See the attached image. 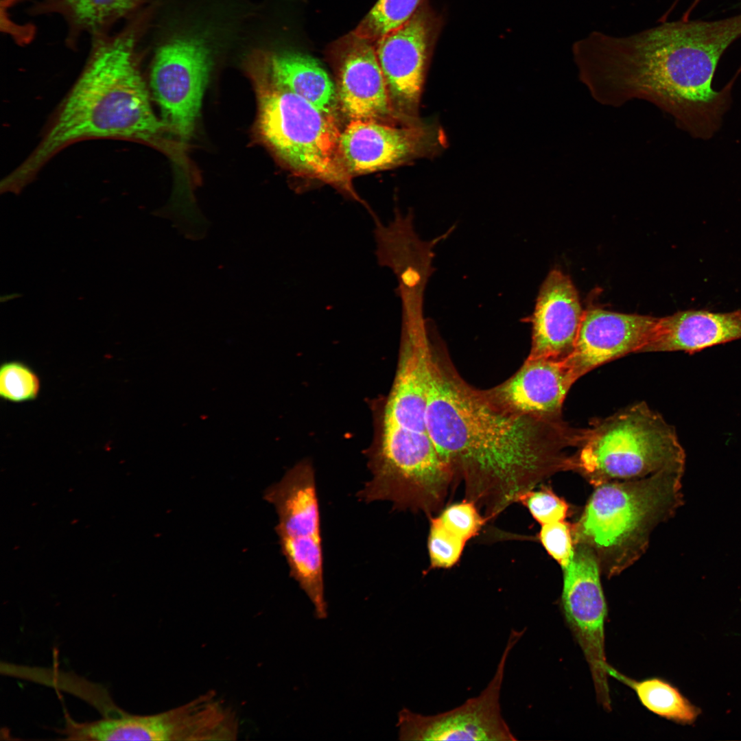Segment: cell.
<instances>
[{
  "mask_svg": "<svg viewBox=\"0 0 741 741\" xmlns=\"http://www.w3.org/2000/svg\"><path fill=\"white\" fill-rule=\"evenodd\" d=\"M142 25L137 19L115 34L93 38L86 64L40 143L5 178L9 187L21 191L57 152L86 139L147 143L185 162L184 143L168 136L150 102L137 53Z\"/></svg>",
  "mask_w": 741,
  "mask_h": 741,
  "instance_id": "3",
  "label": "cell"
},
{
  "mask_svg": "<svg viewBox=\"0 0 741 741\" xmlns=\"http://www.w3.org/2000/svg\"><path fill=\"white\" fill-rule=\"evenodd\" d=\"M741 36V14L725 19L665 22L614 36L593 31L575 42L582 82L602 104L646 100L671 114L692 134L709 137L726 110L735 78L711 86L720 57Z\"/></svg>",
  "mask_w": 741,
  "mask_h": 741,
  "instance_id": "2",
  "label": "cell"
},
{
  "mask_svg": "<svg viewBox=\"0 0 741 741\" xmlns=\"http://www.w3.org/2000/svg\"><path fill=\"white\" fill-rule=\"evenodd\" d=\"M429 370L427 432L486 520L551 475L572 471L568 450L577 448L581 429L495 407L461 377L433 336Z\"/></svg>",
  "mask_w": 741,
  "mask_h": 741,
  "instance_id": "1",
  "label": "cell"
},
{
  "mask_svg": "<svg viewBox=\"0 0 741 741\" xmlns=\"http://www.w3.org/2000/svg\"><path fill=\"white\" fill-rule=\"evenodd\" d=\"M430 25L419 9L399 28L375 42L391 106L403 125L422 121L419 108L430 57Z\"/></svg>",
  "mask_w": 741,
  "mask_h": 741,
  "instance_id": "14",
  "label": "cell"
},
{
  "mask_svg": "<svg viewBox=\"0 0 741 741\" xmlns=\"http://www.w3.org/2000/svg\"><path fill=\"white\" fill-rule=\"evenodd\" d=\"M278 515L275 530L290 575L305 591L318 619L327 617L320 510L312 463L303 460L265 492Z\"/></svg>",
  "mask_w": 741,
  "mask_h": 741,
  "instance_id": "8",
  "label": "cell"
},
{
  "mask_svg": "<svg viewBox=\"0 0 741 741\" xmlns=\"http://www.w3.org/2000/svg\"><path fill=\"white\" fill-rule=\"evenodd\" d=\"M430 357V335L422 307L403 308L398 366L385 405L384 423L427 432Z\"/></svg>",
  "mask_w": 741,
  "mask_h": 741,
  "instance_id": "15",
  "label": "cell"
},
{
  "mask_svg": "<svg viewBox=\"0 0 741 741\" xmlns=\"http://www.w3.org/2000/svg\"><path fill=\"white\" fill-rule=\"evenodd\" d=\"M539 539L562 568L567 565L574 550L572 524L562 521L541 525Z\"/></svg>",
  "mask_w": 741,
  "mask_h": 741,
  "instance_id": "28",
  "label": "cell"
},
{
  "mask_svg": "<svg viewBox=\"0 0 741 741\" xmlns=\"http://www.w3.org/2000/svg\"><path fill=\"white\" fill-rule=\"evenodd\" d=\"M530 511L541 525L565 521L569 506L565 499L550 489L542 486L538 491L530 490L522 495L519 501Z\"/></svg>",
  "mask_w": 741,
  "mask_h": 741,
  "instance_id": "26",
  "label": "cell"
},
{
  "mask_svg": "<svg viewBox=\"0 0 741 741\" xmlns=\"http://www.w3.org/2000/svg\"><path fill=\"white\" fill-rule=\"evenodd\" d=\"M575 381L564 360L527 357L510 378L482 391L490 403L506 412L559 419L566 395Z\"/></svg>",
  "mask_w": 741,
  "mask_h": 741,
  "instance_id": "17",
  "label": "cell"
},
{
  "mask_svg": "<svg viewBox=\"0 0 741 741\" xmlns=\"http://www.w3.org/2000/svg\"><path fill=\"white\" fill-rule=\"evenodd\" d=\"M438 517L449 530L466 541L475 537L486 521L477 506L468 499L447 506Z\"/></svg>",
  "mask_w": 741,
  "mask_h": 741,
  "instance_id": "27",
  "label": "cell"
},
{
  "mask_svg": "<svg viewBox=\"0 0 741 741\" xmlns=\"http://www.w3.org/2000/svg\"><path fill=\"white\" fill-rule=\"evenodd\" d=\"M466 542L449 530L438 517L431 518L427 548L432 567L449 568L454 565Z\"/></svg>",
  "mask_w": 741,
  "mask_h": 741,
  "instance_id": "25",
  "label": "cell"
},
{
  "mask_svg": "<svg viewBox=\"0 0 741 741\" xmlns=\"http://www.w3.org/2000/svg\"><path fill=\"white\" fill-rule=\"evenodd\" d=\"M685 462L674 428L642 402L583 429L573 471L595 487L684 469Z\"/></svg>",
  "mask_w": 741,
  "mask_h": 741,
  "instance_id": "6",
  "label": "cell"
},
{
  "mask_svg": "<svg viewBox=\"0 0 741 741\" xmlns=\"http://www.w3.org/2000/svg\"><path fill=\"white\" fill-rule=\"evenodd\" d=\"M421 0H378L353 32L375 43L399 28L419 10Z\"/></svg>",
  "mask_w": 741,
  "mask_h": 741,
  "instance_id": "23",
  "label": "cell"
},
{
  "mask_svg": "<svg viewBox=\"0 0 741 741\" xmlns=\"http://www.w3.org/2000/svg\"><path fill=\"white\" fill-rule=\"evenodd\" d=\"M524 631L512 629L495 672L481 693L449 711L434 715L407 708L398 714L401 740L513 741L517 740L502 717L500 693L508 657Z\"/></svg>",
  "mask_w": 741,
  "mask_h": 741,
  "instance_id": "11",
  "label": "cell"
},
{
  "mask_svg": "<svg viewBox=\"0 0 741 741\" xmlns=\"http://www.w3.org/2000/svg\"><path fill=\"white\" fill-rule=\"evenodd\" d=\"M607 671L609 677L633 690L641 704L659 717L681 725H691L701 712L675 686L665 679L649 677L636 680L625 676L610 665Z\"/></svg>",
  "mask_w": 741,
  "mask_h": 741,
  "instance_id": "22",
  "label": "cell"
},
{
  "mask_svg": "<svg viewBox=\"0 0 741 741\" xmlns=\"http://www.w3.org/2000/svg\"><path fill=\"white\" fill-rule=\"evenodd\" d=\"M738 339H741V309L729 312L690 309L658 318L653 336L642 352L693 353Z\"/></svg>",
  "mask_w": 741,
  "mask_h": 741,
  "instance_id": "19",
  "label": "cell"
},
{
  "mask_svg": "<svg viewBox=\"0 0 741 741\" xmlns=\"http://www.w3.org/2000/svg\"><path fill=\"white\" fill-rule=\"evenodd\" d=\"M657 320L649 316L586 309L574 349L565 363L576 381L606 362L642 352L651 340Z\"/></svg>",
  "mask_w": 741,
  "mask_h": 741,
  "instance_id": "16",
  "label": "cell"
},
{
  "mask_svg": "<svg viewBox=\"0 0 741 741\" xmlns=\"http://www.w3.org/2000/svg\"><path fill=\"white\" fill-rule=\"evenodd\" d=\"M20 296H21V294H19V293H15V292L10 293V294H7L1 296L0 301H1V303H5V302H8L9 301L15 299V298H16L18 297H20Z\"/></svg>",
  "mask_w": 741,
  "mask_h": 741,
  "instance_id": "29",
  "label": "cell"
},
{
  "mask_svg": "<svg viewBox=\"0 0 741 741\" xmlns=\"http://www.w3.org/2000/svg\"><path fill=\"white\" fill-rule=\"evenodd\" d=\"M371 479L357 496L389 501L399 510L430 514L443 504L454 479L427 432L382 423L369 458Z\"/></svg>",
  "mask_w": 741,
  "mask_h": 741,
  "instance_id": "7",
  "label": "cell"
},
{
  "mask_svg": "<svg viewBox=\"0 0 741 741\" xmlns=\"http://www.w3.org/2000/svg\"><path fill=\"white\" fill-rule=\"evenodd\" d=\"M327 56L336 76L340 108L351 120L401 124L390 104L375 43L353 31L331 43Z\"/></svg>",
  "mask_w": 741,
  "mask_h": 741,
  "instance_id": "13",
  "label": "cell"
},
{
  "mask_svg": "<svg viewBox=\"0 0 741 741\" xmlns=\"http://www.w3.org/2000/svg\"><path fill=\"white\" fill-rule=\"evenodd\" d=\"M684 469L595 486L583 513L572 524L574 544L588 547L601 573L616 576L644 554L654 530L682 504Z\"/></svg>",
  "mask_w": 741,
  "mask_h": 741,
  "instance_id": "5",
  "label": "cell"
},
{
  "mask_svg": "<svg viewBox=\"0 0 741 741\" xmlns=\"http://www.w3.org/2000/svg\"><path fill=\"white\" fill-rule=\"evenodd\" d=\"M244 67L257 95L256 128L261 141L296 175L327 184L367 207L344 163L335 117L280 84L259 49L246 56Z\"/></svg>",
  "mask_w": 741,
  "mask_h": 741,
  "instance_id": "4",
  "label": "cell"
},
{
  "mask_svg": "<svg viewBox=\"0 0 741 741\" xmlns=\"http://www.w3.org/2000/svg\"><path fill=\"white\" fill-rule=\"evenodd\" d=\"M700 1H701V0H694V2L692 3V5H691V6L690 7V8H689V9H688V10H687V11H686L685 12V14H683V18H682V20H684V21H687V20H689V19H688V18H689V15L690 14V13H691L692 10H693V9H694V8L695 7H696V5H697V4L698 3V2H699Z\"/></svg>",
  "mask_w": 741,
  "mask_h": 741,
  "instance_id": "30",
  "label": "cell"
},
{
  "mask_svg": "<svg viewBox=\"0 0 741 741\" xmlns=\"http://www.w3.org/2000/svg\"><path fill=\"white\" fill-rule=\"evenodd\" d=\"M563 570L561 604L565 620L589 667L598 702L610 711L604 631L607 605L598 562L588 547L576 543Z\"/></svg>",
  "mask_w": 741,
  "mask_h": 741,
  "instance_id": "10",
  "label": "cell"
},
{
  "mask_svg": "<svg viewBox=\"0 0 741 741\" xmlns=\"http://www.w3.org/2000/svg\"><path fill=\"white\" fill-rule=\"evenodd\" d=\"M40 379L27 364L18 360L5 362L0 370V396L8 401L23 403L36 399Z\"/></svg>",
  "mask_w": 741,
  "mask_h": 741,
  "instance_id": "24",
  "label": "cell"
},
{
  "mask_svg": "<svg viewBox=\"0 0 741 741\" xmlns=\"http://www.w3.org/2000/svg\"><path fill=\"white\" fill-rule=\"evenodd\" d=\"M203 26L169 36L154 53L150 86L163 121L183 143L193 131L221 36Z\"/></svg>",
  "mask_w": 741,
  "mask_h": 741,
  "instance_id": "9",
  "label": "cell"
},
{
  "mask_svg": "<svg viewBox=\"0 0 741 741\" xmlns=\"http://www.w3.org/2000/svg\"><path fill=\"white\" fill-rule=\"evenodd\" d=\"M447 143L444 130L434 121L398 127L351 120L342 131L340 145L345 167L353 177L434 157L447 148Z\"/></svg>",
  "mask_w": 741,
  "mask_h": 741,
  "instance_id": "12",
  "label": "cell"
},
{
  "mask_svg": "<svg viewBox=\"0 0 741 741\" xmlns=\"http://www.w3.org/2000/svg\"><path fill=\"white\" fill-rule=\"evenodd\" d=\"M273 77L283 86L335 117L340 107L336 86L313 57L299 52L260 49Z\"/></svg>",
  "mask_w": 741,
  "mask_h": 741,
  "instance_id": "20",
  "label": "cell"
},
{
  "mask_svg": "<svg viewBox=\"0 0 741 741\" xmlns=\"http://www.w3.org/2000/svg\"><path fill=\"white\" fill-rule=\"evenodd\" d=\"M22 0H12L16 3ZM144 0H40L32 7L36 14L60 15L68 27L67 40L75 44L82 34L93 38L108 34L115 23L132 16Z\"/></svg>",
  "mask_w": 741,
  "mask_h": 741,
  "instance_id": "21",
  "label": "cell"
},
{
  "mask_svg": "<svg viewBox=\"0 0 741 741\" xmlns=\"http://www.w3.org/2000/svg\"><path fill=\"white\" fill-rule=\"evenodd\" d=\"M584 311L570 278L552 270L543 281L530 318L529 358L565 360L573 352Z\"/></svg>",
  "mask_w": 741,
  "mask_h": 741,
  "instance_id": "18",
  "label": "cell"
}]
</instances>
